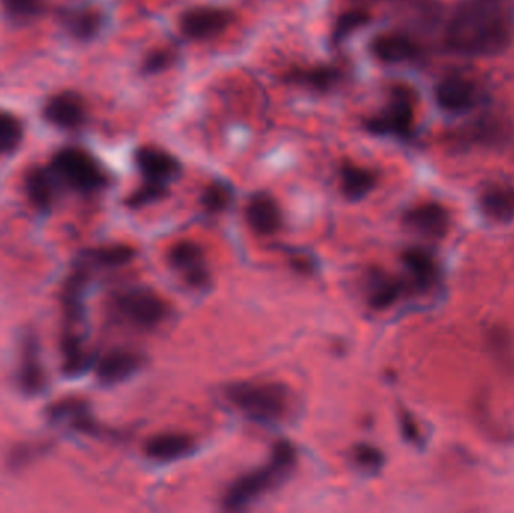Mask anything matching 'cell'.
Here are the masks:
<instances>
[{
  "instance_id": "obj_21",
  "label": "cell",
  "mask_w": 514,
  "mask_h": 513,
  "mask_svg": "<svg viewBox=\"0 0 514 513\" xmlns=\"http://www.w3.org/2000/svg\"><path fill=\"white\" fill-rule=\"evenodd\" d=\"M46 115L53 124L64 128H76L83 124L85 106L79 95L65 92L53 98L46 107Z\"/></svg>"
},
{
  "instance_id": "obj_9",
  "label": "cell",
  "mask_w": 514,
  "mask_h": 513,
  "mask_svg": "<svg viewBox=\"0 0 514 513\" xmlns=\"http://www.w3.org/2000/svg\"><path fill=\"white\" fill-rule=\"evenodd\" d=\"M438 106L445 112L465 113L478 103V89L468 77L448 76L435 89Z\"/></svg>"
},
{
  "instance_id": "obj_6",
  "label": "cell",
  "mask_w": 514,
  "mask_h": 513,
  "mask_svg": "<svg viewBox=\"0 0 514 513\" xmlns=\"http://www.w3.org/2000/svg\"><path fill=\"white\" fill-rule=\"evenodd\" d=\"M116 309L131 324L139 328H154L166 318V301L148 288H133L116 298Z\"/></svg>"
},
{
  "instance_id": "obj_8",
  "label": "cell",
  "mask_w": 514,
  "mask_h": 513,
  "mask_svg": "<svg viewBox=\"0 0 514 513\" xmlns=\"http://www.w3.org/2000/svg\"><path fill=\"white\" fill-rule=\"evenodd\" d=\"M169 261L188 285L194 288H203L208 285L209 268L206 265L205 253L199 244L193 241H181L170 250Z\"/></svg>"
},
{
  "instance_id": "obj_16",
  "label": "cell",
  "mask_w": 514,
  "mask_h": 513,
  "mask_svg": "<svg viewBox=\"0 0 514 513\" xmlns=\"http://www.w3.org/2000/svg\"><path fill=\"white\" fill-rule=\"evenodd\" d=\"M405 291L402 280L391 276L387 271L373 270L367 277V300L376 310L393 306Z\"/></svg>"
},
{
  "instance_id": "obj_5",
  "label": "cell",
  "mask_w": 514,
  "mask_h": 513,
  "mask_svg": "<svg viewBox=\"0 0 514 513\" xmlns=\"http://www.w3.org/2000/svg\"><path fill=\"white\" fill-rule=\"evenodd\" d=\"M56 172L74 189L94 192L106 184L107 178L98 161L79 148L62 149L53 161Z\"/></svg>"
},
{
  "instance_id": "obj_20",
  "label": "cell",
  "mask_w": 514,
  "mask_h": 513,
  "mask_svg": "<svg viewBox=\"0 0 514 513\" xmlns=\"http://www.w3.org/2000/svg\"><path fill=\"white\" fill-rule=\"evenodd\" d=\"M378 184L375 170L357 164L346 163L340 169V187L349 201H361L366 198Z\"/></svg>"
},
{
  "instance_id": "obj_25",
  "label": "cell",
  "mask_w": 514,
  "mask_h": 513,
  "mask_svg": "<svg viewBox=\"0 0 514 513\" xmlns=\"http://www.w3.org/2000/svg\"><path fill=\"white\" fill-rule=\"evenodd\" d=\"M22 136L20 122L10 113L0 110V154L13 151L19 145Z\"/></svg>"
},
{
  "instance_id": "obj_7",
  "label": "cell",
  "mask_w": 514,
  "mask_h": 513,
  "mask_svg": "<svg viewBox=\"0 0 514 513\" xmlns=\"http://www.w3.org/2000/svg\"><path fill=\"white\" fill-rule=\"evenodd\" d=\"M233 22L229 10L218 7H196L185 11L179 29L188 40L205 41L223 34Z\"/></svg>"
},
{
  "instance_id": "obj_1",
  "label": "cell",
  "mask_w": 514,
  "mask_h": 513,
  "mask_svg": "<svg viewBox=\"0 0 514 513\" xmlns=\"http://www.w3.org/2000/svg\"><path fill=\"white\" fill-rule=\"evenodd\" d=\"M514 41V0H462L445 31V44L465 56H495Z\"/></svg>"
},
{
  "instance_id": "obj_23",
  "label": "cell",
  "mask_w": 514,
  "mask_h": 513,
  "mask_svg": "<svg viewBox=\"0 0 514 513\" xmlns=\"http://www.w3.org/2000/svg\"><path fill=\"white\" fill-rule=\"evenodd\" d=\"M232 199L233 192L230 186H227L226 183H221V181H215V183L209 184L206 187L200 202H202L203 207L209 213H221V211L229 207Z\"/></svg>"
},
{
  "instance_id": "obj_10",
  "label": "cell",
  "mask_w": 514,
  "mask_h": 513,
  "mask_svg": "<svg viewBox=\"0 0 514 513\" xmlns=\"http://www.w3.org/2000/svg\"><path fill=\"white\" fill-rule=\"evenodd\" d=\"M136 164L140 174L149 183L169 184L181 174L182 166L175 155L169 154L155 146H143L137 149Z\"/></svg>"
},
{
  "instance_id": "obj_17",
  "label": "cell",
  "mask_w": 514,
  "mask_h": 513,
  "mask_svg": "<svg viewBox=\"0 0 514 513\" xmlns=\"http://www.w3.org/2000/svg\"><path fill=\"white\" fill-rule=\"evenodd\" d=\"M402 262L411 276L415 288L427 291L436 285L439 279V268L435 258L427 250L411 247L402 255Z\"/></svg>"
},
{
  "instance_id": "obj_12",
  "label": "cell",
  "mask_w": 514,
  "mask_h": 513,
  "mask_svg": "<svg viewBox=\"0 0 514 513\" xmlns=\"http://www.w3.org/2000/svg\"><path fill=\"white\" fill-rule=\"evenodd\" d=\"M420 46L414 38L402 32H388L373 38L370 53L385 64H402L420 55Z\"/></svg>"
},
{
  "instance_id": "obj_14",
  "label": "cell",
  "mask_w": 514,
  "mask_h": 513,
  "mask_svg": "<svg viewBox=\"0 0 514 513\" xmlns=\"http://www.w3.org/2000/svg\"><path fill=\"white\" fill-rule=\"evenodd\" d=\"M196 449L193 438L178 432H164L149 438L145 444V453L151 459L160 462L178 461L191 455Z\"/></svg>"
},
{
  "instance_id": "obj_29",
  "label": "cell",
  "mask_w": 514,
  "mask_h": 513,
  "mask_svg": "<svg viewBox=\"0 0 514 513\" xmlns=\"http://www.w3.org/2000/svg\"><path fill=\"white\" fill-rule=\"evenodd\" d=\"M68 25L73 29L74 34L79 35V37L89 38L98 31L101 20L98 14L85 11V13H77L70 17Z\"/></svg>"
},
{
  "instance_id": "obj_24",
  "label": "cell",
  "mask_w": 514,
  "mask_h": 513,
  "mask_svg": "<svg viewBox=\"0 0 514 513\" xmlns=\"http://www.w3.org/2000/svg\"><path fill=\"white\" fill-rule=\"evenodd\" d=\"M28 193L37 207L47 208L52 204L53 184L44 170H35L28 178Z\"/></svg>"
},
{
  "instance_id": "obj_2",
  "label": "cell",
  "mask_w": 514,
  "mask_h": 513,
  "mask_svg": "<svg viewBox=\"0 0 514 513\" xmlns=\"http://www.w3.org/2000/svg\"><path fill=\"white\" fill-rule=\"evenodd\" d=\"M295 462V447L289 441H279L274 446L268 464L244 474L229 486L223 497L224 507L229 510L244 509L256 498L279 486L294 470Z\"/></svg>"
},
{
  "instance_id": "obj_27",
  "label": "cell",
  "mask_w": 514,
  "mask_h": 513,
  "mask_svg": "<svg viewBox=\"0 0 514 513\" xmlns=\"http://www.w3.org/2000/svg\"><path fill=\"white\" fill-rule=\"evenodd\" d=\"M354 461L364 470L378 471L384 465V453L370 444H358L354 447Z\"/></svg>"
},
{
  "instance_id": "obj_32",
  "label": "cell",
  "mask_w": 514,
  "mask_h": 513,
  "mask_svg": "<svg viewBox=\"0 0 514 513\" xmlns=\"http://www.w3.org/2000/svg\"><path fill=\"white\" fill-rule=\"evenodd\" d=\"M402 429H403V434H405V437L408 438V440H411V441L420 440V432H418L417 425H415V422H414V420L411 419V417H409V416L402 417Z\"/></svg>"
},
{
  "instance_id": "obj_31",
  "label": "cell",
  "mask_w": 514,
  "mask_h": 513,
  "mask_svg": "<svg viewBox=\"0 0 514 513\" xmlns=\"http://www.w3.org/2000/svg\"><path fill=\"white\" fill-rule=\"evenodd\" d=\"M4 7L14 17H34L40 13L43 7V0H4Z\"/></svg>"
},
{
  "instance_id": "obj_19",
  "label": "cell",
  "mask_w": 514,
  "mask_h": 513,
  "mask_svg": "<svg viewBox=\"0 0 514 513\" xmlns=\"http://www.w3.org/2000/svg\"><path fill=\"white\" fill-rule=\"evenodd\" d=\"M480 208L493 222H510L514 219V187L507 184L490 186L481 193Z\"/></svg>"
},
{
  "instance_id": "obj_18",
  "label": "cell",
  "mask_w": 514,
  "mask_h": 513,
  "mask_svg": "<svg viewBox=\"0 0 514 513\" xmlns=\"http://www.w3.org/2000/svg\"><path fill=\"white\" fill-rule=\"evenodd\" d=\"M142 366V357L131 351L116 350L104 356L97 366L98 378L104 383H119L136 374Z\"/></svg>"
},
{
  "instance_id": "obj_28",
  "label": "cell",
  "mask_w": 514,
  "mask_h": 513,
  "mask_svg": "<svg viewBox=\"0 0 514 513\" xmlns=\"http://www.w3.org/2000/svg\"><path fill=\"white\" fill-rule=\"evenodd\" d=\"M176 62V53L172 49H158L149 53L143 61L142 70L146 74H157L166 71Z\"/></svg>"
},
{
  "instance_id": "obj_22",
  "label": "cell",
  "mask_w": 514,
  "mask_h": 513,
  "mask_svg": "<svg viewBox=\"0 0 514 513\" xmlns=\"http://www.w3.org/2000/svg\"><path fill=\"white\" fill-rule=\"evenodd\" d=\"M370 20H372V14L369 11L361 10V8L346 11L334 23L330 37L331 44L337 47L345 43L354 32L360 31L361 28L369 25Z\"/></svg>"
},
{
  "instance_id": "obj_13",
  "label": "cell",
  "mask_w": 514,
  "mask_h": 513,
  "mask_svg": "<svg viewBox=\"0 0 514 513\" xmlns=\"http://www.w3.org/2000/svg\"><path fill=\"white\" fill-rule=\"evenodd\" d=\"M248 226L259 235H273L282 228V210L273 196L256 193L245 208Z\"/></svg>"
},
{
  "instance_id": "obj_4",
  "label": "cell",
  "mask_w": 514,
  "mask_h": 513,
  "mask_svg": "<svg viewBox=\"0 0 514 513\" xmlns=\"http://www.w3.org/2000/svg\"><path fill=\"white\" fill-rule=\"evenodd\" d=\"M415 122V95L411 88L397 85L381 112L364 119V128L375 136H411Z\"/></svg>"
},
{
  "instance_id": "obj_3",
  "label": "cell",
  "mask_w": 514,
  "mask_h": 513,
  "mask_svg": "<svg viewBox=\"0 0 514 513\" xmlns=\"http://www.w3.org/2000/svg\"><path fill=\"white\" fill-rule=\"evenodd\" d=\"M226 396L245 417L254 422H279L288 413L289 392L282 384H232L227 387Z\"/></svg>"
},
{
  "instance_id": "obj_30",
  "label": "cell",
  "mask_w": 514,
  "mask_h": 513,
  "mask_svg": "<svg viewBox=\"0 0 514 513\" xmlns=\"http://www.w3.org/2000/svg\"><path fill=\"white\" fill-rule=\"evenodd\" d=\"M26 356H28V360L23 366V386L28 392H37L43 386V371H41V366L38 365V356L34 351L26 354Z\"/></svg>"
},
{
  "instance_id": "obj_11",
  "label": "cell",
  "mask_w": 514,
  "mask_h": 513,
  "mask_svg": "<svg viewBox=\"0 0 514 513\" xmlns=\"http://www.w3.org/2000/svg\"><path fill=\"white\" fill-rule=\"evenodd\" d=\"M403 223L424 237L442 238L450 229V214L441 204L424 202L406 211Z\"/></svg>"
},
{
  "instance_id": "obj_15",
  "label": "cell",
  "mask_w": 514,
  "mask_h": 513,
  "mask_svg": "<svg viewBox=\"0 0 514 513\" xmlns=\"http://www.w3.org/2000/svg\"><path fill=\"white\" fill-rule=\"evenodd\" d=\"M343 80V70L334 65L292 68L286 73L285 82L303 86L315 92H328Z\"/></svg>"
},
{
  "instance_id": "obj_26",
  "label": "cell",
  "mask_w": 514,
  "mask_h": 513,
  "mask_svg": "<svg viewBox=\"0 0 514 513\" xmlns=\"http://www.w3.org/2000/svg\"><path fill=\"white\" fill-rule=\"evenodd\" d=\"M169 189L167 184L149 183L145 181L140 189H137L133 195L128 198V205L133 208H142L145 205L154 204V202L161 201L167 195Z\"/></svg>"
}]
</instances>
